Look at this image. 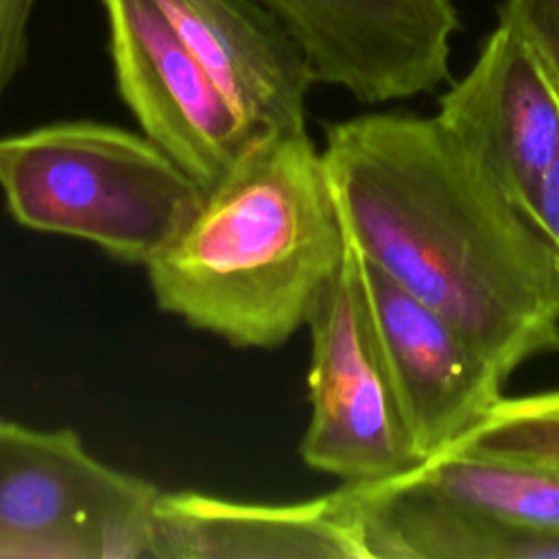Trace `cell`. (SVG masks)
I'll list each match as a JSON object with an SVG mask.
<instances>
[{"instance_id":"cell-10","label":"cell","mask_w":559,"mask_h":559,"mask_svg":"<svg viewBox=\"0 0 559 559\" xmlns=\"http://www.w3.org/2000/svg\"><path fill=\"white\" fill-rule=\"evenodd\" d=\"M231 105L260 131L306 129L310 63L262 0H153Z\"/></svg>"},{"instance_id":"cell-1","label":"cell","mask_w":559,"mask_h":559,"mask_svg":"<svg viewBox=\"0 0 559 559\" xmlns=\"http://www.w3.org/2000/svg\"><path fill=\"white\" fill-rule=\"evenodd\" d=\"M352 245L509 378L559 352V269L535 225L432 116L362 114L321 151Z\"/></svg>"},{"instance_id":"cell-17","label":"cell","mask_w":559,"mask_h":559,"mask_svg":"<svg viewBox=\"0 0 559 559\" xmlns=\"http://www.w3.org/2000/svg\"><path fill=\"white\" fill-rule=\"evenodd\" d=\"M522 214L544 236L559 269V157L535 183Z\"/></svg>"},{"instance_id":"cell-7","label":"cell","mask_w":559,"mask_h":559,"mask_svg":"<svg viewBox=\"0 0 559 559\" xmlns=\"http://www.w3.org/2000/svg\"><path fill=\"white\" fill-rule=\"evenodd\" d=\"M299 41L314 83L367 105L450 81L461 20L452 0H262Z\"/></svg>"},{"instance_id":"cell-5","label":"cell","mask_w":559,"mask_h":559,"mask_svg":"<svg viewBox=\"0 0 559 559\" xmlns=\"http://www.w3.org/2000/svg\"><path fill=\"white\" fill-rule=\"evenodd\" d=\"M310 421L299 443L306 465L369 483L421 463L400 413L371 321L360 253L347 238L345 255L310 317Z\"/></svg>"},{"instance_id":"cell-2","label":"cell","mask_w":559,"mask_h":559,"mask_svg":"<svg viewBox=\"0 0 559 559\" xmlns=\"http://www.w3.org/2000/svg\"><path fill=\"white\" fill-rule=\"evenodd\" d=\"M345 247L308 131H266L146 273L159 310L234 347L273 349L308 323Z\"/></svg>"},{"instance_id":"cell-11","label":"cell","mask_w":559,"mask_h":559,"mask_svg":"<svg viewBox=\"0 0 559 559\" xmlns=\"http://www.w3.org/2000/svg\"><path fill=\"white\" fill-rule=\"evenodd\" d=\"M146 559H367L332 493L301 502H245L162 491Z\"/></svg>"},{"instance_id":"cell-8","label":"cell","mask_w":559,"mask_h":559,"mask_svg":"<svg viewBox=\"0 0 559 559\" xmlns=\"http://www.w3.org/2000/svg\"><path fill=\"white\" fill-rule=\"evenodd\" d=\"M360 266L395 400L424 463L485 419L507 378L443 314L362 255Z\"/></svg>"},{"instance_id":"cell-4","label":"cell","mask_w":559,"mask_h":559,"mask_svg":"<svg viewBox=\"0 0 559 559\" xmlns=\"http://www.w3.org/2000/svg\"><path fill=\"white\" fill-rule=\"evenodd\" d=\"M157 493L72 428L0 417V559H146Z\"/></svg>"},{"instance_id":"cell-3","label":"cell","mask_w":559,"mask_h":559,"mask_svg":"<svg viewBox=\"0 0 559 559\" xmlns=\"http://www.w3.org/2000/svg\"><path fill=\"white\" fill-rule=\"evenodd\" d=\"M0 194L31 231L81 238L148 266L190 225L205 190L144 133L59 120L0 135Z\"/></svg>"},{"instance_id":"cell-9","label":"cell","mask_w":559,"mask_h":559,"mask_svg":"<svg viewBox=\"0 0 559 559\" xmlns=\"http://www.w3.org/2000/svg\"><path fill=\"white\" fill-rule=\"evenodd\" d=\"M435 118L520 212L559 157V83L531 44L500 22L465 76L439 96Z\"/></svg>"},{"instance_id":"cell-15","label":"cell","mask_w":559,"mask_h":559,"mask_svg":"<svg viewBox=\"0 0 559 559\" xmlns=\"http://www.w3.org/2000/svg\"><path fill=\"white\" fill-rule=\"evenodd\" d=\"M498 22L522 35L559 83V0H502Z\"/></svg>"},{"instance_id":"cell-14","label":"cell","mask_w":559,"mask_h":559,"mask_svg":"<svg viewBox=\"0 0 559 559\" xmlns=\"http://www.w3.org/2000/svg\"><path fill=\"white\" fill-rule=\"evenodd\" d=\"M448 450L559 467V389L502 397Z\"/></svg>"},{"instance_id":"cell-13","label":"cell","mask_w":559,"mask_h":559,"mask_svg":"<svg viewBox=\"0 0 559 559\" xmlns=\"http://www.w3.org/2000/svg\"><path fill=\"white\" fill-rule=\"evenodd\" d=\"M408 472L459 504L559 535V467L443 450Z\"/></svg>"},{"instance_id":"cell-6","label":"cell","mask_w":559,"mask_h":559,"mask_svg":"<svg viewBox=\"0 0 559 559\" xmlns=\"http://www.w3.org/2000/svg\"><path fill=\"white\" fill-rule=\"evenodd\" d=\"M120 98L144 135L210 190L260 131L231 105L153 0H100Z\"/></svg>"},{"instance_id":"cell-16","label":"cell","mask_w":559,"mask_h":559,"mask_svg":"<svg viewBox=\"0 0 559 559\" xmlns=\"http://www.w3.org/2000/svg\"><path fill=\"white\" fill-rule=\"evenodd\" d=\"M39 0H0V100L28 55V26Z\"/></svg>"},{"instance_id":"cell-12","label":"cell","mask_w":559,"mask_h":559,"mask_svg":"<svg viewBox=\"0 0 559 559\" xmlns=\"http://www.w3.org/2000/svg\"><path fill=\"white\" fill-rule=\"evenodd\" d=\"M332 498L367 559H559V535L459 504L411 472L343 483Z\"/></svg>"}]
</instances>
